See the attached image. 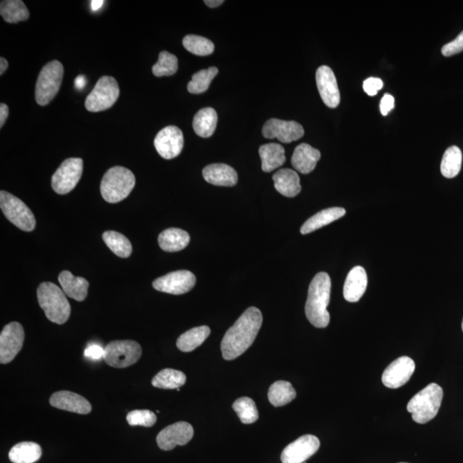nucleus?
Here are the masks:
<instances>
[{
    "label": "nucleus",
    "instance_id": "nucleus-1",
    "mask_svg": "<svg viewBox=\"0 0 463 463\" xmlns=\"http://www.w3.org/2000/svg\"><path fill=\"white\" fill-rule=\"evenodd\" d=\"M262 323V312L248 308L224 335L221 345L223 358L233 360L243 354L254 342Z\"/></svg>",
    "mask_w": 463,
    "mask_h": 463
},
{
    "label": "nucleus",
    "instance_id": "nucleus-2",
    "mask_svg": "<svg viewBox=\"0 0 463 463\" xmlns=\"http://www.w3.org/2000/svg\"><path fill=\"white\" fill-rule=\"evenodd\" d=\"M331 290V277L326 272L316 274L309 287L306 315L309 322L316 328H326L330 323L327 307L330 304Z\"/></svg>",
    "mask_w": 463,
    "mask_h": 463
},
{
    "label": "nucleus",
    "instance_id": "nucleus-3",
    "mask_svg": "<svg viewBox=\"0 0 463 463\" xmlns=\"http://www.w3.org/2000/svg\"><path fill=\"white\" fill-rule=\"evenodd\" d=\"M39 307L51 322L63 324L70 315V304L62 288L51 283H42L37 290Z\"/></svg>",
    "mask_w": 463,
    "mask_h": 463
},
{
    "label": "nucleus",
    "instance_id": "nucleus-4",
    "mask_svg": "<svg viewBox=\"0 0 463 463\" xmlns=\"http://www.w3.org/2000/svg\"><path fill=\"white\" fill-rule=\"evenodd\" d=\"M444 391L437 383H431L414 395L407 406L413 419L419 424H426L436 417L440 409Z\"/></svg>",
    "mask_w": 463,
    "mask_h": 463
},
{
    "label": "nucleus",
    "instance_id": "nucleus-5",
    "mask_svg": "<svg viewBox=\"0 0 463 463\" xmlns=\"http://www.w3.org/2000/svg\"><path fill=\"white\" fill-rule=\"evenodd\" d=\"M135 185L136 178L130 170L114 167L102 178L101 196L108 203L117 204L130 195Z\"/></svg>",
    "mask_w": 463,
    "mask_h": 463
},
{
    "label": "nucleus",
    "instance_id": "nucleus-6",
    "mask_svg": "<svg viewBox=\"0 0 463 463\" xmlns=\"http://www.w3.org/2000/svg\"><path fill=\"white\" fill-rule=\"evenodd\" d=\"M64 77V67L61 62L47 63L39 73L35 86V101L39 106H47L56 97Z\"/></svg>",
    "mask_w": 463,
    "mask_h": 463
},
{
    "label": "nucleus",
    "instance_id": "nucleus-7",
    "mask_svg": "<svg viewBox=\"0 0 463 463\" xmlns=\"http://www.w3.org/2000/svg\"><path fill=\"white\" fill-rule=\"evenodd\" d=\"M0 208L6 218L23 231H33L37 221L31 209L13 194L0 192Z\"/></svg>",
    "mask_w": 463,
    "mask_h": 463
},
{
    "label": "nucleus",
    "instance_id": "nucleus-8",
    "mask_svg": "<svg viewBox=\"0 0 463 463\" xmlns=\"http://www.w3.org/2000/svg\"><path fill=\"white\" fill-rule=\"evenodd\" d=\"M120 97V87L112 77L99 79L96 86L85 100V108L89 112L97 113L113 106Z\"/></svg>",
    "mask_w": 463,
    "mask_h": 463
},
{
    "label": "nucleus",
    "instance_id": "nucleus-9",
    "mask_svg": "<svg viewBox=\"0 0 463 463\" xmlns=\"http://www.w3.org/2000/svg\"><path fill=\"white\" fill-rule=\"evenodd\" d=\"M142 347L135 341L111 342L105 347L104 360L109 366L126 368L134 365L141 358Z\"/></svg>",
    "mask_w": 463,
    "mask_h": 463
},
{
    "label": "nucleus",
    "instance_id": "nucleus-10",
    "mask_svg": "<svg viewBox=\"0 0 463 463\" xmlns=\"http://www.w3.org/2000/svg\"><path fill=\"white\" fill-rule=\"evenodd\" d=\"M84 161L81 158H69L62 162L51 177V187L59 195H65L76 187L80 180Z\"/></svg>",
    "mask_w": 463,
    "mask_h": 463
},
{
    "label": "nucleus",
    "instance_id": "nucleus-11",
    "mask_svg": "<svg viewBox=\"0 0 463 463\" xmlns=\"http://www.w3.org/2000/svg\"><path fill=\"white\" fill-rule=\"evenodd\" d=\"M25 331L18 322L8 323L0 334V363L13 362L25 342Z\"/></svg>",
    "mask_w": 463,
    "mask_h": 463
},
{
    "label": "nucleus",
    "instance_id": "nucleus-12",
    "mask_svg": "<svg viewBox=\"0 0 463 463\" xmlns=\"http://www.w3.org/2000/svg\"><path fill=\"white\" fill-rule=\"evenodd\" d=\"M196 282V276L191 271H178L154 280L153 288L167 294L180 295L191 291Z\"/></svg>",
    "mask_w": 463,
    "mask_h": 463
},
{
    "label": "nucleus",
    "instance_id": "nucleus-13",
    "mask_svg": "<svg viewBox=\"0 0 463 463\" xmlns=\"http://www.w3.org/2000/svg\"><path fill=\"white\" fill-rule=\"evenodd\" d=\"M154 148L162 158L171 160L182 152L184 147L183 132L177 126L169 125L158 132L154 141Z\"/></svg>",
    "mask_w": 463,
    "mask_h": 463
},
{
    "label": "nucleus",
    "instance_id": "nucleus-14",
    "mask_svg": "<svg viewBox=\"0 0 463 463\" xmlns=\"http://www.w3.org/2000/svg\"><path fill=\"white\" fill-rule=\"evenodd\" d=\"M320 447L319 439L314 435H304L288 445L283 451V463H304L314 456Z\"/></svg>",
    "mask_w": 463,
    "mask_h": 463
},
{
    "label": "nucleus",
    "instance_id": "nucleus-15",
    "mask_svg": "<svg viewBox=\"0 0 463 463\" xmlns=\"http://www.w3.org/2000/svg\"><path fill=\"white\" fill-rule=\"evenodd\" d=\"M302 125L296 121H286L271 118L268 120L263 128V136L268 140L277 138L284 144L300 140L304 136Z\"/></svg>",
    "mask_w": 463,
    "mask_h": 463
},
{
    "label": "nucleus",
    "instance_id": "nucleus-16",
    "mask_svg": "<svg viewBox=\"0 0 463 463\" xmlns=\"http://www.w3.org/2000/svg\"><path fill=\"white\" fill-rule=\"evenodd\" d=\"M194 429L187 422L174 423L160 431L156 438L159 448L162 450H172L177 445L183 446L192 440Z\"/></svg>",
    "mask_w": 463,
    "mask_h": 463
},
{
    "label": "nucleus",
    "instance_id": "nucleus-17",
    "mask_svg": "<svg viewBox=\"0 0 463 463\" xmlns=\"http://www.w3.org/2000/svg\"><path fill=\"white\" fill-rule=\"evenodd\" d=\"M415 363L407 356H402L394 360L383 371L382 382L390 389H397L409 381L414 373Z\"/></svg>",
    "mask_w": 463,
    "mask_h": 463
},
{
    "label": "nucleus",
    "instance_id": "nucleus-18",
    "mask_svg": "<svg viewBox=\"0 0 463 463\" xmlns=\"http://www.w3.org/2000/svg\"><path fill=\"white\" fill-rule=\"evenodd\" d=\"M316 82L324 104L331 109L338 108L341 96L338 81L331 67L320 66L316 73Z\"/></svg>",
    "mask_w": 463,
    "mask_h": 463
},
{
    "label": "nucleus",
    "instance_id": "nucleus-19",
    "mask_svg": "<svg viewBox=\"0 0 463 463\" xmlns=\"http://www.w3.org/2000/svg\"><path fill=\"white\" fill-rule=\"evenodd\" d=\"M50 405L56 409L79 414H88L92 410L88 400L80 395L67 390L58 391L51 395Z\"/></svg>",
    "mask_w": 463,
    "mask_h": 463
},
{
    "label": "nucleus",
    "instance_id": "nucleus-20",
    "mask_svg": "<svg viewBox=\"0 0 463 463\" xmlns=\"http://www.w3.org/2000/svg\"><path fill=\"white\" fill-rule=\"evenodd\" d=\"M367 275L365 268L356 266L352 268L344 283L343 295L348 302H358L365 294L367 288Z\"/></svg>",
    "mask_w": 463,
    "mask_h": 463
},
{
    "label": "nucleus",
    "instance_id": "nucleus-21",
    "mask_svg": "<svg viewBox=\"0 0 463 463\" xmlns=\"http://www.w3.org/2000/svg\"><path fill=\"white\" fill-rule=\"evenodd\" d=\"M203 176L208 183L218 187H233L238 182V173L230 166L216 163L207 166Z\"/></svg>",
    "mask_w": 463,
    "mask_h": 463
},
{
    "label": "nucleus",
    "instance_id": "nucleus-22",
    "mask_svg": "<svg viewBox=\"0 0 463 463\" xmlns=\"http://www.w3.org/2000/svg\"><path fill=\"white\" fill-rule=\"evenodd\" d=\"M321 158L319 150L312 148L307 144L297 146L292 154L291 163L296 171L307 174L314 171L316 163Z\"/></svg>",
    "mask_w": 463,
    "mask_h": 463
},
{
    "label": "nucleus",
    "instance_id": "nucleus-23",
    "mask_svg": "<svg viewBox=\"0 0 463 463\" xmlns=\"http://www.w3.org/2000/svg\"><path fill=\"white\" fill-rule=\"evenodd\" d=\"M58 282L66 295L77 302H84L88 295L89 283L82 277H77L70 271H64L58 276Z\"/></svg>",
    "mask_w": 463,
    "mask_h": 463
},
{
    "label": "nucleus",
    "instance_id": "nucleus-24",
    "mask_svg": "<svg viewBox=\"0 0 463 463\" xmlns=\"http://www.w3.org/2000/svg\"><path fill=\"white\" fill-rule=\"evenodd\" d=\"M275 188L284 197H295L302 192L299 174L295 170L284 168L273 175Z\"/></svg>",
    "mask_w": 463,
    "mask_h": 463
},
{
    "label": "nucleus",
    "instance_id": "nucleus-25",
    "mask_svg": "<svg viewBox=\"0 0 463 463\" xmlns=\"http://www.w3.org/2000/svg\"><path fill=\"white\" fill-rule=\"evenodd\" d=\"M345 209L340 207L323 209V211L316 213V215L308 219L300 228V233L302 235H308V233L318 230L324 226L342 218V216H345Z\"/></svg>",
    "mask_w": 463,
    "mask_h": 463
},
{
    "label": "nucleus",
    "instance_id": "nucleus-26",
    "mask_svg": "<svg viewBox=\"0 0 463 463\" xmlns=\"http://www.w3.org/2000/svg\"><path fill=\"white\" fill-rule=\"evenodd\" d=\"M190 235L187 232L180 228H168L161 232L158 238V243L162 250L168 252H175L183 250L190 243Z\"/></svg>",
    "mask_w": 463,
    "mask_h": 463
},
{
    "label": "nucleus",
    "instance_id": "nucleus-27",
    "mask_svg": "<svg viewBox=\"0 0 463 463\" xmlns=\"http://www.w3.org/2000/svg\"><path fill=\"white\" fill-rule=\"evenodd\" d=\"M259 154L262 161V169L265 173L274 171L286 162L284 148L275 142L261 146Z\"/></svg>",
    "mask_w": 463,
    "mask_h": 463
},
{
    "label": "nucleus",
    "instance_id": "nucleus-28",
    "mask_svg": "<svg viewBox=\"0 0 463 463\" xmlns=\"http://www.w3.org/2000/svg\"><path fill=\"white\" fill-rule=\"evenodd\" d=\"M217 121V113L212 108L201 109L193 118V129L197 136L207 138L215 132Z\"/></svg>",
    "mask_w": 463,
    "mask_h": 463
},
{
    "label": "nucleus",
    "instance_id": "nucleus-29",
    "mask_svg": "<svg viewBox=\"0 0 463 463\" xmlns=\"http://www.w3.org/2000/svg\"><path fill=\"white\" fill-rule=\"evenodd\" d=\"M42 455V450L37 443L22 442L11 448L9 458L13 463H35Z\"/></svg>",
    "mask_w": 463,
    "mask_h": 463
},
{
    "label": "nucleus",
    "instance_id": "nucleus-30",
    "mask_svg": "<svg viewBox=\"0 0 463 463\" xmlns=\"http://www.w3.org/2000/svg\"><path fill=\"white\" fill-rule=\"evenodd\" d=\"M211 328L200 326L192 328L182 334L177 340V347L182 352H192L202 345L211 335Z\"/></svg>",
    "mask_w": 463,
    "mask_h": 463
},
{
    "label": "nucleus",
    "instance_id": "nucleus-31",
    "mask_svg": "<svg viewBox=\"0 0 463 463\" xmlns=\"http://www.w3.org/2000/svg\"><path fill=\"white\" fill-rule=\"evenodd\" d=\"M0 14L9 23L26 21L30 18V11L21 0H4L0 4Z\"/></svg>",
    "mask_w": 463,
    "mask_h": 463
},
{
    "label": "nucleus",
    "instance_id": "nucleus-32",
    "mask_svg": "<svg viewBox=\"0 0 463 463\" xmlns=\"http://www.w3.org/2000/svg\"><path fill=\"white\" fill-rule=\"evenodd\" d=\"M187 382V376L180 371L163 369L154 376L152 385L163 390L180 389Z\"/></svg>",
    "mask_w": 463,
    "mask_h": 463
},
{
    "label": "nucleus",
    "instance_id": "nucleus-33",
    "mask_svg": "<svg viewBox=\"0 0 463 463\" xmlns=\"http://www.w3.org/2000/svg\"><path fill=\"white\" fill-rule=\"evenodd\" d=\"M296 397V391L290 382L277 381L270 387L268 401L274 407H283L290 403Z\"/></svg>",
    "mask_w": 463,
    "mask_h": 463
},
{
    "label": "nucleus",
    "instance_id": "nucleus-34",
    "mask_svg": "<svg viewBox=\"0 0 463 463\" xmlns=\"http://www.w3.org/2000/svg\"><path fill=\"white\" fill-rule=\"evenodd\" d=\"M102 239L110 250L118 257L126 259L132 254V244L122 233L116 231H106L103 233Z\"/></svg>",
    "mask_w": 463,
    "mask_h": 463
},
{
    "label": "nucleus",
    "instance_id": "nucleus-35",
    "mask_svg": "<svg viewBox=\"0 0 463 463\" xmlns=\"http://www.w3.org/2000/svg\"><path fill=\"white\" fill-rule=\"evenodd\" d=\"M462 154L457 146H451L444 154L441 162L443 176L452 179L461 171Z\"/></svg>",
    "mask_w": 463,
    "mask_h": 463
},
{
    "label": "nucleus",
    "instance_id": "nucleus-36",
    "mask_svg": "<svg viewBox=\"0 0 463 463\" xmlns=\"http://www.w3.org/2000/svg\"><path fill=\"white\" fill-rule=\"evenodd\" d=\"M218 69L215 66L209 69L197 71L192 75V81L187 85V89L192 94H202L208 90L213 79L218 74Z\"/></svg>",
    "mask_w": 463,
    "mask_h": 463
},
{
    "label": "nucleus",
    "instance_id": "nucleus-37",
    "mask_svg": "<svg viewBox=\"0 0 463 463\" xmlns=\"http://www.w3.org/2000/svg\"><path fill=\"white\" fill-rule=\"evenodd\" d=\"M233 409L238 414L243 424H252L259 419V410L255 402L251 398L245 397L236 400L233 405Z\"/></svg>",
    "mask_w": 463,
    "mask_h": 463
},
{
    "label": "nucleus",
    "instance_id": "nucleus-38",
    "mask_svg": "<svg viewBox=\"0 0 463 463\" xmlns=\"http://www.w3.org/2000/svg\"><path fill=\"white\" fill-rule=\"evenodd\" d=\"M185 49L197 56H208L213 54L215 45L207 38L199 35H189L183 39Z\"/></svg>",
    "mask_w": 463,
    "mask_h": 463
},
{
    "label": "nucleus",
    "instance_id": "nucleus-39",
    "mask_svg": "<svg viewBox=\"0 0 463 463\" xmlns=\"http://www.w3.org/2000/svg\"><path fill=\"white\" fill-rule=\"evenodd\" d=\"M178 70V58L175 55L162 51L159 54V59L153 66V74L156 77L172 76Z\"/></svg>",
    "mask_w": 463,
    "mask_h": 463
},
{
    "label": "nucleus",
    "instance_id": "nucleus-40",
    "mask_svg": "<svg viewBox=\"0 0 463 463\" xmlns=\"http://www.w3.org/2000/svg\"><path fill=\"white\" fill-rule=\"evenodd\" d=\"M126 421L132 426L152 427L157 421L156 415L150 410L130 411L126 416Z\"/></svg>",
    "mask_w": 463,
    "mask_h": 463
},
{
    "label": "nucleus",
    "instance_id": "nucleus-41",
    "mask_svg": "<svg viewBox=\"0 0 463 463\" xmlns=\"http://www.w3.org/2000/svg\"><path fill=\"white\" fill-rule=\"evenodd\" d=\"M463 51V31L454 39L453 42L447 43L443 47L442 54L445 57L452 56V55L461 53Z\"/></svg>",
    "mask_w": 463,
    "mask_h": 463
},
{
    "label": "nucleus",
    "instance_id": "nucleus-42",
    "mask_svg": "<svg viewBox=\"0 0 463 463\" xmlns=\"http://www.w3.org/2000/svg\"><path fill=\"white\" fill-rule=\"evenodd\" d=\"M383 82L378 78H367L363 84V89L370 97H374L383 88Z\"/></svg>",
    "mask_w": 463,
    "mask_h": 463
},
{
    "label": "nucleus",
    "instance_id": "nucleus-43",
    "mask_svg": "<svg viewBox=\"0 0 463 463\" xmlns=\"http://www.w3.org/2000/svg\"><path fill=\"white\" fill-rule=\"evenodd\" d=\"M104 354L105 348H102L101 346L97 345V344H92V345L87 347L85 351V357L91 359L97 360L104 358Z\"/></svg>",
    "mask_w": 463,
    "mask_h": 463
},
{
    "label": "nucleus",
    "instance_id": "nucleus-44",
    "mask_svg": "<svg viewBox=\"0 0 463 463\" xmlns=\"http://www.w3.org/2000/svg\"><path fill=\"white\" fill-rule=\"evenodd\" d=\"M395 106V98L390 94H385L380 103V111L383 116H386Z\"/></svg>",
    "mask_w": 463,
    "mask_h": 463
},
{
    "label": "nucleus",
    "instance_id": "nucleus-45",
    "mask_svg": "<svg viewBox=\"0 0 463 463\" xmlns=\"http://www.w3.org/2000/svg\"><path fill=\"white\" fill-rule=\"evenodd\" d=\"M8 116H9V108L5 103H1L0 104V128L5 125Z\"/></svg>",
    "mask_w": 463,
    "mask_h": 463
},
{
    "label": "nucleus",
    "instance_id": "nucleus-46",
    "mask_svg": "<svg viewBox=\"0 0 463 463\" xmlns=\"http://www.w3.org/2000/svg\"><path fill=\"white\" fill-rule=\"evenodd\" d=\"M86 85V78L85 76H78L75 80V86L78 89H82Z\"/></svg>",
    "mask_w": 463,
    "mask_h": 463
},
{
    "label": "nucleus",
    "instance_id": "nucleus-47",
    "mask_svg": "<svg viewBox=\"0 0 463 463\" xmlns=\"http://www.w3.org/2000/svg\"><path fill=\"white\" fill-rule=\"evenodd\" d=\"M223 0H205L204 1L206 5L211 8L220 6L221 5H223Z\"/></svg>",
    "mask_w": 463,
    "mask_h": 463
},
{
    "label": "nucleus",
    "instance_id": "nucleus-48",
    "mask_svg": "<svg viewBox=\"0 0 463 463\" xmlns=\"http://www.w3.org/2000/svg\"><path fill=\"white\" fill-rule=\"evenodd\" d=\"M8 68V62L5 58H0V75L6 73Z\"/></svg>",
    "mask_w": 463,
    "mask_h": 463
},
{
    "label": "nucleus",
    "instance_id": "nucleus-49",
    "mask_svg": "<svg viewBox=\"0 0 463 463\" xmlns=\"http://www.w3.org/2000/svg\"><path fill=\"white\" fill-rule=\"evenodd\" d=\"M103 4H104V1H102V0H94L91 2V7H92L94 11H97L101 9Z\"/></svg>",
    "mask_w": 463,
    "mask_h": 463
},
{
    "label": "nucleus",
    "instance_id": "nucleus-50",
    "mask_svg": "<svg viewBox=\"0 0 463 463\" xmlns=\"http://www.w3.org/2000/svg\"><path fill=\"white\" fill-rule=\"evenodd\" d=\"M462 331H463V320H462Z\"/></svg>",
    "mask_w": 463,
    "mask_h": 463
},
{
    "label": "nucleus",
    "instance_id": "nucleus-51",
    "mask_svg": "<svg viewBox=\"0 0 463 463\" xmlns=\"http://www.w3.org/2000/svg\"><path fill=\"white\" fill-rule=\"evenodd\" d=\"M400 463H407V462H400Z\"/></svg>",
    "mask_w": 463,
    "mask_h": 463
}]
</instances>
